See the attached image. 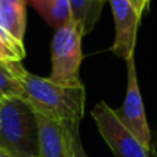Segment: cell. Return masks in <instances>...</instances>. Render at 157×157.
Returning a JSON list of instances; mask_svg holds the SVG:
<instances>
[{"label":"cell","mask_w":157,"mask_h":157,"mask_svg":"<svg viewBox=\"0 0 157 157\" xmlns=\"http://www.w3.org/2000/svg\"><path fill=\"white\" fill-rule=\"evenodd\" d=\"M128 2H130V4L132 6L134 10L136 11V14L142 18L144 13L147 10V6H149L150 0H128Z\"/></svg>","instance_id":"5bb4252c"},{"label":"cell","mask_w":157,"mask_h":157,"mask_svg":"<svg viewBox=\"0 0 157 157\" xmlns=\"http://www.w3.org/2000/svg\"><path fill=\"white\" fill-rule=\"evenodd\" d=\"M81 39L72 21L55 29L51 41V73L48 77L51 81L71 87L83 84L80 80V65L83 61Z\"/></svg>","instance_id":"3957f363"},{"label":"cell","mask_w":157,"mask_h":157,"mask_svg":"<svg viewBox=\"0 0 157 157\" xmlns=\"http://www.w3.org/2000/svg\"><path fill=\"white\" fill-rule=\"evenodd\" d=\"M26 0H0V28L22 44L26 28Z\"/></svg>","instance_id":"ba28073f"},{"label":"cell","mask_w":157,"mask_h":157,"mask_svg":"<svg viewBox=\"0 0 157 157\" xmlns=\"http://www.w3.org/2000/svg\"><path fill=\"white\" fill-rule=\"evenodd\" d=\"M152 157H157V144H156L155 149H152Z\"/></svg>","instance_id":"e0dca14e"},{"label":"cell","mask_w":157,"mask_h":157,"mask_svg":"<svg viewBox=\"0 0 157 157\" xmlns=\"http://www.w3.org/2000/svg\"><path fill=\"white\" fill-rule=\"evenodd\" d=\"M114 22V40L110 51L127 61L135 55L136 36L141 17L136 14L128 0H108Z\"/></svg>","instance_id":"8992f818"},{"label":"cell","mask_w":157,"mask_h":157,"mask_svg":"<svg viewBox=\"0 0 157 157\" xmlns=\"http://www.w3.org/2000/svg\"><path fill=\"white\" fill-rule=\"evenodd\" d=\"M8 72L21 88V98L37 114L61 123H81L86 108V87L59 86L48 77L30 73L19 61H6Z\"/></svg>","instance_id":"6da1fadb"},{"label":"cell","mask_w":157,"mask_h":157,"mask_svg":"<svg viewBox=\"0 0 157 157\" xmlns=\"http://www.w3.org/2000/svg\"><path fill=\"white\" fill-rule=\"evenodd\" d=\"M54 29L72 21L68 0H26Z\"/></svg>","instance_id":"30bf717a"},{"label":"cell","mask_w":157,"mask_h":157,"mask_svg":"<svg viewBox=\"0 0 157 157\" xmlns=\"http://www.w3.org/2000/svg\"><path fill=\"white\" fill-rule=\"evenodd\" d=\"M11 97L21 98V88L8 72L6 61H0V101Z\"/></svg>","instance_id":"8fae6325"},{"label":"cell","mask_w":157,"mask_h":157,"mask_svg":"<svg viewBox=\"0 0 157 157\" xmlns=\"http://www.w3.org/2000/svg\"><path fill=\"white\" fill-rule=\"evenodd\" d=\"M0 149L13 157H39L36 113L19 97L0 101Z\"/></svg>","instance_id":"7a4b0ae2"},{"label":"cell","mask_w":157,"mask_h":157,"mask_svg":"<svg viewBox=\"0 0 157 157\" xmlns=\"http://www.w3.org/2000/svg\"><path fill=\"white\" fill-rule=\"evenodd\" d=\"M0 157H13L11 155H8L7 152H4L3 149H0Z\"/></svg>","instance_id":"2e32d148"},{"label":"cell","mask_w":157,"mask_h":157,"mask_svg":"<svg viewBox=\"0 0 157 157\" xmlns=\"http://www.w3.org/2000/svg\"><path fill=\"white\" fill-rule=\"evenodd\" d=\"M36 119L39 128V157H71L68 125L37 113Z\"/></svg>","instance_id":"52a82bcc"},{"label":"cell","mask_w":157,"mask_h":157,"mask_svg":"<svg viewBox=\"0 0 157 157\" xmlns=\"http://www.w3.org/2000/svg\"><path fill=\"white\" fill-rule=\"evenodd\" d=\"M91 117L114 157H152V149L144 146L132 135L105 101H99L92 108Z\"/></svg>","instance_id":"277c9868"},{"label":"cell","mask_w":157,"mask_h":157,"mask_svg":"<svg viewBox=\"0 0 157 157\" xmlns=\"http://www.w3.org/2000/svg\"><path fill=\"white\" fill-rule=\"evenodd\" d=\"M106 2H108V0H94L95 6H97L98 8H101V10H102V8H103V4H105Z\"/></svg>","instance_id":"9a60e30c"},{"label":"cell","mask_w":157,"mask_h":157,"mask_svg":"<svg viewBox=\"0 0 157 157\" xmlns=\"http://www.w3.org/2000/svg\"><path fill=\"white\" fill-rule=\"evenodd\" d=\"M19 59L21 58L18 57V54L0 40V61H19Z\"/></svg>","instance_id":"4fadbf2b"},{"label":"cell","mask_w":157,"mask_h":157,"mask_svg":"<svg viewBox=\"0 0 157 157\" xmlns=\"http://www.w3.org/2000/svg\"><path fill=\"white\" fill-rule=\"evenodd\" d=\"M80 124L81 123H66L69 132V142H71V157H88L83 147L80 136Z\"/></svg>","instance_id":"7c38bea8"},{"label":"cell","mask_w":157,"mask_h":157,"mask_svg":"<svg viewBox=\"0 0 157 157\" xmlns=\"http://www.w3.org/2000/svg\"><path fill=\"white\" fill-rule=\"evenodd\" d=\"M72 22L76 25L81 37L95 28L102 10L95 6L94 0H68Z\"/></svg>","instance_id":"9c48e42d"},{"label":"cell","mask_w":157,"mask_h":157,"mask_svg":"<svg viewBox=\"0 0 157 157\" xmlns=\"http://www.w3.org/2000/svg\"><path fill=\"white\" fill-rule=\"evenodd\" d=\"M125 63H127L125 97L123 101V105L120 106V109H116L114 113L144 146H146L147 149H152V134H150L149 123H147L146 113H145V106L138 83L135 55L128 58Z\"/></svg>","instance_id":"5b68a950"}]
</instances>
